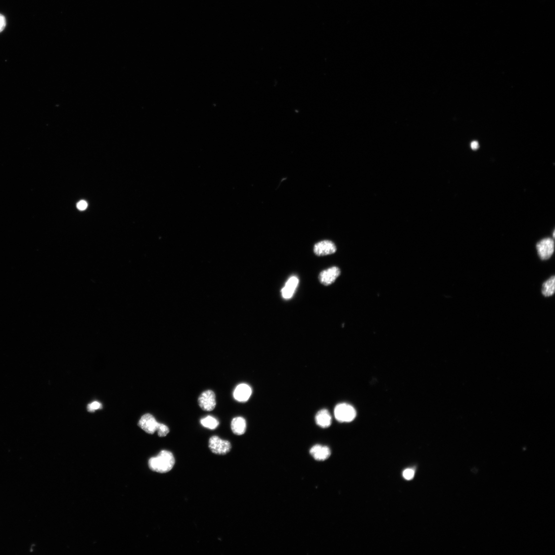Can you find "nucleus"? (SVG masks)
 I'll return each mask as SVG.
<instances>
[{
	"instance_id": "1",
	"label": "nucleus",
	"mask_w": 555,
	"mask_h": 555,
	"mask_svg": "<svg viewBox=\"0 0 555 555\" xmlns=\"http://www.w3.org/2000/svg\"><path fill=\"white\" fill-rule=\"evenodd\" d=\"M176 463V460L173 453L163 450L155 457H152L148 461L149 468L158 473H167L173 469Z\"/></svg>"
},
{
	"instance_id": "2",
	"label": "nucleus",
	"mask_w": 555,
	"mask_h": 555,
	"mask_svg": "<svg viewBox=\"0 0 555 555\" xmlns=\"http://www.w3.org/2000/svg\"><path fill=\"white\" fill-rule=\"evenodd\" d=\"M334 415L336 419L339 422H350L355 418L356 412L351 405L341 403L335 407Z\"/></svg>"
},
{
	"instance_id": "3",
	"label": "nucleus",
	"mask_w": 555,
	"mask_h": 555,
	"mask_svg": "<svg viewBox=\"0 0 555 555\" xmlns=\"http://www.w3.org/2000/svg\"><path fill=\"white\" fill-rule=\"evenodd\" d=\"M208 444L211 452L218 455H226L230 452L231 449L230 442L222 440L216 435L210 438Z\"/></svg>"
},
{
	"instance_id": "4",
	"label": "nucleus",
	"mask_w": 555,
	"mask_h": 555,
	"mask_svg": "<svg viewBox=\"0 0 555 555\" xmlns=\"http://www.w3.org/2000/svg\"><path fill=\"white\" fill-rule=\"evenodd\" d=\"M198 403L203 411L211 412L215 408L217 404L216 396L215 392L210 390L204 391L198 399Z\"/></svg>"
},
{
	"instance_id": "5",
	"label": "nucleus",
	"mask_w": 555,
	"mask_h": 555,
	"mask_svg": "<svg viewBox=\"0 0 555 555\" xmlns=\"http://www.w3.org/2000/svg\"><path fill=\"white\" fill-rule=\"evenodd\" d=\"M160 422H158L151 414L143 415L139 422V426L146 433L153 434L157 431Z\"/></svg>"
},
{
	"instance_id": "6",
	"label": "nucleus",
	"mask_w": 555,
	"mask_h": 555,
	"mask_svg": "<svg viewBox=\"0 0 555 555\" xmlns=\"http://www.w3.org/2000/svg\"><path fill=\"white\" fill-rule=\"evenodd\" d=\"M538 255L541 260L550 259L554 252V242L551 238L542 240L536 245Z\"/></svg>"
},
{
	"instance_id": "7",
	"label": "nucleus",
	"mask_w": 555,
	"mask_h": 555,
	"mask_svg": "<svg viewBox=\"0 0 555 555\" xmlns=\"http://www.w3.org/2000/svg\"><path fill=\"white\" fill-rule=\"evenodd\" d=\"M337 247L334 242L329 240H324L315 244L314 253L317 256H325L336 253Z\"/></svg>"
},
{
	"instance_id": "8",
	"label": "nucleus",
	"mask_w": 555,
	"mask_h": 555,
	"mask_svg": "<svg viewBox=\"0 0 555 555\" xmlns=\"http://www.w3.org/2000/svg\"><path fill=\"white\" fill-rule=\"evenodd\" d=\"M341 274L340 270L333 267L322 271L319 275V280L322 284L328 286L333 284Z\"/></svg>"
},
{
	"instance_id": "9",
	"label": "nucleus",
	"mask_w": 555,
	"mask_h": 555,
	"mask_svg": "<svg viewBox=\"0 0 555 555\" xmlns=\"http://www.w3.org/2000/svg\"><path fill=\"white\" fill-rule=\"evenodd\" d=\"M252 390L250 387L246 384H241L237 386L233 392L234 399L240 402L247 401L252 395Z\"/></svg>"
},
{
	"instance_id": "10",
	"label": "nucleus",
	"mask_w": 555,
	"mask_h": 555,
	"mask_svg": "<svg viewBox=\"0 0 555 555\" xmlns=\"http://www.w3.org/2000/svg\"><path fill=\"white\" fill-rule=\"evenodd\" d=\"M298 283L299 279L297 277L293 276L290 277L281 290L283 298L285 299L291 298L295 292Z\"/></svg>"
},
{
	"instance_id": "11",
	"label": "nucleus",
	"mask_w": 555,
	"mask_h": 555,
	"mask_svg": "<svg viewBox=\"0 0 555 555\" xmlns=\"http://www.w3.org/2000/svg\"><path fill=\"white\" fill-rule=\"evenodd\" d=\"M310 453L317 461H324L331 455V451L328 447L320 445L314 446L311 449Z\"/></svg>"
},
{
	"instance_id": "12",
	"label": "nucleus",
	"mask_w": 555,
	"mask_h": 555,
	"mask_svg": "<svg viewBox=\"0 0 555 555\" xmlns=\"http://www.w3.org/2000/svg\"><path fill=\"white\" fill-rule=\"evenodd\" d=\"M315 420L317 425L324 428L329 427L332 424L331 416L326 409L321 410L317 414Z\"/></svg>"
},
{
	"instance_id": "13",
	"label": "nucleus",
	"mask_w": 555,
	"mask_h": 555,
	"mask_svg": "<svg viewBox=\"0 0 555 555\" xmlns=\"http://www.w3.org/2000/svg\"><path fill=\"white\" fill-rule=\"evenodd\" d=\"M231 429L236 435H241L246 430V421L242 417H236L232 419L231 422Z\"/></svg>"
},
{
	"instance_id": "14",
	"label": "nucleus",
	"mask_w": 555,
	"mask_h": 555,
	"mask_svg": "<svg viewBox=\"0 0 555 555\" xmlns=\"http://www.w3.org/2000/svg\"><path fill=\"white\" fill-rule=\"evenodd\" d=\"M555 276L550 278L549 279L546 281L543 285V290L542 293L546 297H549L552 296L555 292Z\"/></svg>"
},
{
	"instance_id": "15",
	"label": "nucleus",
	"mask_w": 555,
	"mask_h": 555,
	"mask_svg": "<svg viewBox=\"0 0 555 555\" xmlns=\"http://www.w3.org/2000/svg\"><path fill=\"white\" fill-rule=\"evenodd\" d=\"M200 422L203 427L210 430L216 429L219 425L218 420L211 416H207L202 418L200 420Z\"/></svg>"
},
{
	"instance_id": "16",
	"label": "nucleus",
	"mask_w": 555,
	"mask_h": 555,
	"mask_svg": "<svg viewBox=\"0 0 555 555\" xmlns=\"http://www.w3.org/2000/svg\"><path fill=\"white\" fill-rule=\"evenodd\" d=\"M169 428L166 425L160 423L157 430L158 435L160 437H165L169 433Z\"/></svg>"
},
{
	"instance_id": "17",
	"label": "nucleus",
	"mask_w": 555,
	"mask_h": 555,
	"mask_svg": "<svg viewBox=\"0 0 555 555\" xmlns=\"http://www.w3.org/2000/svg\"><path fill=\"white\" fill-rule=\"evenodd\" d=\"M102 408V405L98 402H94L88 405L87 409L88 412L93 413L97 411V410Z\"/></svg>"
},
{
	"instance_id": "18",
	"label": "nucleus",
	"mask_w": 555,
	"mask_h": 555,
	"mask_svg": "<svg viewBox=\"0 0 555 555\" xmlns=\"http://www.w3.org/2000/svg\"><path fill=\"white\" fill-rule=\"evenodd\" d=\"M415 476V471L412 469H407L403 472V477L407 480H411Z\"/></svg>"
},
{
	"instance_id": "19",
	"label": "nucleus",
	"mask_w": 555,
	"mask_h": 555,
	"mask_svg": "<svg viewBox=\"0 0 555 555\" xmlns=\"http://www.w3.org/2000/svg\"><path fill=\"white\" fill-rule=\"evenodd\" d=\"M6 22L5 17L2 14H0V33L2 32L6 26Z\"/></svg>"
},
{
	"instance_id": "20",
	"label": "nucleus",
	"mask_w": 555,
	"mask_h": 555,
	"mask_svg": "<svg viewBox=\"0 0 555 555\" xmlns=\"http://www.w3.org/2000/svg\"><path fill=\"white\" fill-rule=\"evenodd\" d=\"M77 207L79 210H85L88 207V203L84 200L79 201L77 204Z\"/></svg>"
},
{
	"instance_id": "21",
	"label": "nucleus",
	"mask_w": 555,
	"mask_h": 555,
	"mask_svg": "<svg viewBox=\"0 0 555 555\" xmlns=\"http://www.w3.org/2000/svg\"><path fill=\"white\" fill-rule=\"evenodd\" d=\"M471 148L473 150H476L479 148V143L476 141H473L471 143Z\"/></svg>"
}]
</instances>
